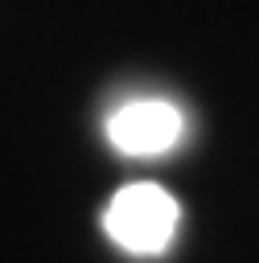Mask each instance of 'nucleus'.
Returning <instances> with one entry per match:
<instances>
[{"label":"nucleus","instance_id":"1","mask_svg":"<svg viewBox=\"0 0 259 263\" xmlns=\"http://www.w3.org/2000/svg\"><path fill=\"white\" fill-rule=\"evenodd\" d=\"M177 197L152 181H136L115 189V197L103 210V230L115 247L132 255H160L177 234Z\"/></svg>","mask_w":259,"mask_h":263},{"label":"nucleus","instance_id":"2","mask_svg":"<svg viewBox=\"0 0 259 263\" xmlns=\"http://www.w3.org/2000/svg\"><path fill=\"white\" fill-rule=\"evenodd\" d=\"M185 132L181 111L169 99H127L107 115V140L123 156H160Z\"/></svg>","mask_w":259,"mask_h":263}]
</instances>
